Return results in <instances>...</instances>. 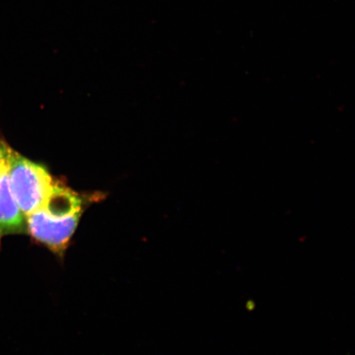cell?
<instances>
[{
  "instance_id": "277c9868",
  "label": "cell",
  "mask_w": 355,
  "mask_h": 355,
  "mask_svg": "<svg viewBox=\"0 0 355 355\" xmlns=\"http://www.w3.org/2000/svg\"><path fill=\"white\" fill-rule=\"evenodd\" d=\"M8 149H10V146L0 139V168L7 162Z\"/></svg>"
},
{
  "instance_id": "6da1fadb",
  "label": "cell",
  "mask_w": 355,
  "mask_h": 355,
  "mask_svg": "<svg viewBox=\"0 0 355 355\" xmlns=\"http://www.w3.org/2000/svg\"><path fill=\"white\" fill-rule=\"evenodd\" d=\"M82 212L81 198L72 191L54 184L44 205L26 216V232L63 259Z\"/></svg>"
},
{
  "instance_id": "3957f363",
  "label": "cell",
  "mask_w": 355,
  "mask_h": 355,
  "mask_svg": "<svg viewBox=\"0 0 355 355\" xmlns=\"http://www.w3.org/2000/svg\"><path fill=\"white\" fill-rule=\"evenodd\" d=\"M26 232V216L13 196L7 162L0 168V241L6 235Z\"/></svg>"
},
{
  "instance_id": "7a4b0ae2",
  "label": "cell",
  "mask_w": 355,
  "mask_h": 355,
  "mask_svg": "<svg viewBox=\"0 0 355 355\" xmlns=\"http://www.w3.org/2000/svg\"><path fill=\"white\" fill-rule=\"evenodd\" d=\"M7 166L13 196L25 216L41 208L55 184L46 168L10 148Z\"/></svg>"
}]
</instances>
